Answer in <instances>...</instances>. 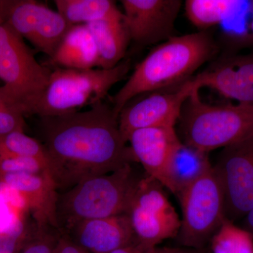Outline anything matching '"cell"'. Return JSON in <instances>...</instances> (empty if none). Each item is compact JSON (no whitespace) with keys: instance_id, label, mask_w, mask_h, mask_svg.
<instances>
[{"instance_id":"1","label":"cell","mask_w":253,"mask_h":253,"mask_svg":"<svg viewBox=\"0 0 253 253\" xmlns=\"http://www.w3.org/2000/svg\"><path fill=\"white\" fill-rule=\"evenodd\" d=\"M39 118L47 174L59 192L136 161L118 115L104 101L85 111Z\"/></svg>"},{"instance_id":"2","label":"cell","mask_w":253,"mask_h":253,"mask_svg":"<svg viewBox=\"0 0 253 253\" xmlns=\"http://www.w3.org/2000/svg\"><path fill=\"white\" fill-rule=\"evenodd\" d=\"M219 51V45L207 31L174 36L158 44L138 63L113 96V111L119 116L121 110L139 95L180 86Z\"/></svg>"},{"instance_id":"3","label":"cell","mask_w":253,"mask_h":253,"mask_svg":"<svg viewBox=\"0 0 253 253\" xmlns=\"http://www.w3.org/2000/svg\"><path fill=\"white\" fill-rule=\"evenodd\" d=\"M141 177L127 164L59 192L56 217L60 232L66 234L81 221L126 214Z\"/></svg>"},{"instance_id":"4","label":"cell","mask_w":253,"mask_h":253,"mask_svg":"<svg viewBox=\"0 0 253 253\" xmlns=\"http://www.w3.org/2000/svg\"><path fill=\"white\" fill-rule=\"evenodd\" d=\"M199 91H193L181 110L183 143L209 154L253 135V104H207Z\"/></svg>"},{"instance_id":"5","label":"cell","mask_w":253,"mask_h":253,"mask_svg":"<svg viewBox=\"0 0 253 253\" xmlns=\"http://www.w3.org/2000/svg\"><path fill=\"white\" fill-rule=\"evenodd\" d=\"M51 71L40 64L24 40L0 17V101L24 117L35 110Z\"/></svg>"},{"instance_id":"6","label":"cell","mask_w":253,"mask_h":253,"mask_svg":"<svg viewBox=\"0 0 253 253\" xmlns=\"http://www.w3.org/2000/svg\"><path fill=\"white\" fill-rule=\"evenodd\" d=\"M130 68L129 59L109 69L55 68L34 116L44 118L71 114L104 101L111 88L126 78Z\"/></svg>"},{"instance_id":"7","label":"cell","mask_w":253,"mask_h":253,"mask_svg":"<svg viewBox=\"0 0 253 253\" xmlns=\"http://www.w3.org/2000/svg\"><path fill=\"white\" fill-rule=\"evenodd\" d=\"M177 196L182 211L179 241L184 247L204 249L226 219L224 190L213 166Z\"/></svg>"},{"instance_id":"8","label":"cell","mask_w":253,"mask_h":253,"mask_svg":"<svg viewBox=\"0 0 253 253\" xmlns=\"http://www.w3.org/2000/svg\"><path fill=\"white\" fill-rule=\"evenodd\" d=\"M126 214L130 221L134 244L142 249L156 247L179 234L181 219L168 200L163 186L151 176H141Z\"/></svg>"},{"instance_id":"9","label":"cell","mask_w":253,"mask_h":253,"mask_svg":"<svg viewBox=\"0 0 253 253\" xmlns=\"http://www.w3.org/2000/svg\"><path fill=\"white\" fill-rule=\"evenodd\" d=\"M0 17L49 59L72 27L58 11L35 0H0Z\"/></svg>"},{"instance_id":"10","label":"cell","mask_w":253,"mask_h":253,"mask_svg":"<svg viewBox=\"0 0 253 253\" xmlns=\"http://www.w3.org/2000/svg\"><path fill=\"white\" fill-rule=\"evenodd\" d=\"M213 168L224 190L226 218H244L253 207V135L222 149Z\"/></svg>"},{"instance_id":"11","label":"cell","mask_w":253,"mask_h":253,"mask_svg":"<svg viewBox=\"0 0 253 253\" xmlns=\"http://www.w3.org/2000/svg\"><path fill=\"white\" fill-rule=\"evenodd\" d=\"M191 78L180 86L148 93L147 96L136 102L126 104L118 116L120 130L125 141L128 143L129 136L138 129L174 127L180 118L184 103L198 88Z\"/></svg>"},{"instance_id":"12","label":"cell","mask_w":253,"mask_h":253,"mask_svg":"<svg viewBox=\"0 0 253 253\" xmlns=\"http://www.w3.org/2000/svg\"><path fill=\"white\" fill-rule=\"evenodd\" d=\"M123 22L129 39L149 46L170 39L182 2L179 0H122Z\"/></svg>"},{"instance_id":"13","label":"cell","mask_w":253,"mask_h":253,"mask_svg":"<svg viewBox=\"0 0 253 253\" xmlns=\"http://www.w3.org/2000/svg\"><path fill=\"white\" fill-rule=\"evenodd\" d=\"M191 79L200 89L211 88L226 99L253 104V49L246 54L223 53Z\"/></svg>"},{"instance_id":"14","label":"cell","mask_w":253,"mask_h":253,"mask_svg":"<svg viewBox=\"0 0 253 253\" xmlns=\"http://www.w3.org/2000/svg\"><path fill=\"white\" fill-rule=\"evenodd\" d=\"M128 142L135 158L140 163L145 174L154 178L170 190L169 169L176 150L181 144L174 127L145 128L134 131Z\"/></svg>"},{"instance_id":"15","label":"cell","mask_w":253,"mask_h":253,"mask_svg":"<svg viewBox=\"0 0 253 253\" xmlns=\"http://www.w3.org/2000/svg\"><path fill=\"white\" fill-rule=\"evenodd\" d=\"M63 234L89 253H111L134 244L130 221L126 214L81 221Z\"/></svg>"},{"instance_id":"16","label":"cell","mask_w":253,"mask_h":253,"mask_svg":"<svg viewBox=\"0 0 253 253\" xmlns=\"http://www.w3.org/2000/svg\"><path fill=\"white\" fill-rule=\"evenodd\" d=\"M0 183L21 195L37 226L58 229L56 211L59 191L46 173L1 174Z\"/></svg>"},{"instance_id":"17","label":"cell","mask_w":253,"mask_h":253,"mask_svg":"<svg viewBox=\"0 0 253 253\" xmlns=\"http://www.w3.org/2000/svg\"><path fill=\"white\" fill-rule=\"evenodd\" d=\"M86 26L97 49V68L109 69L123 61L130 39L123 22V12Z\"/></svg>"},{"instance_id":"18","label":"cell","mask_w":253,"mask_h":253,"mask_svg":"<svg viewBox=\"0 0 253 253\" xmlns=\"http://www.w3.org/2000/svg\"><path fill=\"white\" fill-rule=\"evenodd\" d=\"M49 59L55 68L86 70L97 68V49L87 26L76 25L70 28Z\"/></svg>"},{"instance_id":"19","label":"cell","mask_w":253,"mask_h":253,"mask_svg":"<svg viewBox=\"0 0 253 253\" xmlns=\"http://www.w3.org/2000/svg\"><path fill=\"white\" fill-rule=\"evenodd\" d=\"M212 168L208 153L181 142L169 169V191L177 196Z\"/></svg>"},{"instance_id":"20","label":"cell","mask_w":253,"mask_h":253,"mask_svg":"<svg viewBox=\"0 0 253 253\" xmlns=\"http://www.w3.org/2000/svg\"><path fill=\"white\" fill-rule=\"evenodd\" d=\"M244 2L239 0H186L184 9L190 22L206 31L235 17Z\"/></svg>"},{"instance_id":"21","label":"cell","mask_w":253,"mask_h":253,"mask_svg":"<svg viewBox=\"0 0 253 253\" xmlns=\"http://www.w3.org/2000/svg\"><path fill=\"white\" fill-rule=\"evenodd\" d=\"M57 11L71 26L86 25L121 12L111 0H56Z\"/></svg>"},{"instance_id":"22","label":"cell","mask_w":253,"mask_h":253,"mask_svg":"<svg viewBox=\"0 0 253 253\" xmlns=\"http://www.w3.org/2000/svg\"><path fill=\"white\" fill-rule=\"evenodd\" d=\"M211 241L212 253H253V235L227 218Z\"/></svg>"},{"instance_id":"23","label":"cell","mask_w":253,"mask_h":253,"mask_svg":"<svg viewBox=\"0 0 253 253\" xmlns=\"http://www.w3.org/2000/svg\"><path fill=\"white\" fill-rule=\"evenodd\" d=\"M29 157L40 160L46 166V154L39 139L14 131L0 135V158ZM47 168V167H46Z\"/></svg>"},{"instance_id":"24","label":"cell","mask_w":253,"mask_h":253,"mask_svg":"<svg viewBox=\"0 0 253 253\" xmlns=\"http://www.w3.org/2000/svg\"><path fill=\"white\" fill-rule=\"evenodd\" d=\"M61 236L56 228L36 224L21 253H55Z\"/></svg>"},{"instance_id":"25","label":"cell","mask_w":253,"mask_h":253,"mask_svg":"<svg viewBox=\"0 0 253 253\" xmlns=\"http://www.w3.org/2000/svg\"><path fill=\"white\" fill-rule=\"evenodd\" d=\"M15 173H46L45 163L34 158H0V175Z\"/></svg>"},{"instance_id":"26","label":"cell","mask_w":253,"mask_h":253,"mask_svg":"<svg viewBox=\"0 0 253 253\" xmlns=\"http://www.w3.org/2000/svg\"><path fill=\"white\" fill-rule=\"evenodd\" d=\"M251 18L246 30L240 33H224L222 36L225 54L239 53L241 50L253 49V1L250 4Z\"/></svg>"},{"instance_id":"27","label":"cell","mask_w":253,"mask_h":253,"mask_svg":"<svg viewBox=\"0 0 253 253\" xmlns=\"http://www.w3.org/2000/svg\"><path fill=\"white\" fill-rule=\"evenodd\" d=\"M23 234L24 226L21 218L12 226L0 229V253H14Z\"/></svg>"},{"instance_id":"28","label":"cell","mask_w":253,"mask_h":253,"mask_svg":"<svg viewBox=\"0 0 253 253\" xmlns=\"http://www.w3.org/2000/svg\"><path fill=\"white\" fill-rule=\"evenodd\" d=\"M24 116L6 106L0 108V135L14 131H24Z\"/></svg>"},{"instance_id":"29","label":"cell","mask_w":253,"mask_h":253,"mask_svg":"<svg viewBox=\"0 0 253 253\" xmlns=\"http://www.w3.org/2000/svg\"><path fill=\"white\" fill-rule=\"evenodd\" d=\"M111 253H206V250L194 249L190 248L156 247L142 249L135 244L116 250Z\"/></svg>"},{"instance_id":"30","label":"cell","mask_w":253,"mask_h":253,"mask_svg":"<svg viewBox=\"0 0 253 253\" xmlns=\"http://www.w3.org/2000/svg\"><path fill=\"white\" fill-rule=\"evenodd\" d=\"M21 218V213L13 209L0 195V229L12 226Z\"/></svg>"},{"instance_id":"31","label":"cell","mask_w":253,"mask_h":253,"mask_svg":"<svg viewBox=\"0 0 253 253\" xmlns=\"http://www.w3.org/2000/svg\"><path fill=\"white\" fill-rule=\"evenodd\" d=\"M55 253H89L82 249L70 239L66 234H61Z\"/></svg>"},{"instance_id":"32","label":"cell","mask_w":253,"mask_h":253,"mask_svg":"<svg viewBox=\"0 0 253 253\" xmlns=\"http://www.w3.org/2000/svg\"><path fill=\"white\" fill-rule=\"evenodd\" d=\"M243 228L250 231L253 235V207L245 216Z\"/></svg>"},{"instance_id":"33","label":"cell","mask_w":253,"mask_h":253,"mask_svg":"<svg viewBox=\"0 0 253 253\" xmlns=\"http://www.w3.org/2000/svg\"><path fill=\"white\" fill-rule=\"evenodd\" d=\"M4 106V104H3L2 102H1V101H0V108H1L2 107V106Z\"/></svg>"}]
</instances>
